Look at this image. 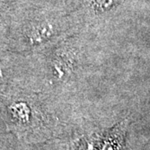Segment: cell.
<instances>
[{
    "label": "cell",
    "mask_w": 150,
    "mask_h": 150,
    "mask_svg": "<svg viewBox=\"0 0 150 150\" xmlns=\"http://www.w3.org/2000/svg\"><path fill=\"white\" fill-rule=\"evenodd\" d=\"M120 149V139H113L108 140L103 146V150H119Z\"/></svg>",
    "instance_id": "6da1fadb"
},
{
    "label": "cell",
    "mask_w": 150,
    "mask_h": 150,
    "mask_svg": "<svg viewBox=\"0 0 150 150\" xmlns=\"http://www.w3.org/2000/svg\"><path fill=\"white\" fill-rule=\"evenodd\" d=\"M93 5L100 9H107L114 4V0H93Z\"/></svg>",
    "instance_id": "7a4b0ae2"
}]
</instances>
